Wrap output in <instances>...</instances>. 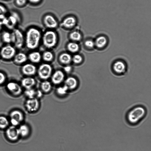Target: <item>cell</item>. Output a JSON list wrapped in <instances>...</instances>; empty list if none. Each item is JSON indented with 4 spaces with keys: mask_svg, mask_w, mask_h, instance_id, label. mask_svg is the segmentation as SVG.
<instances>
[{
    "mask_svg": "<svg viewBox=\"0 0 151 151\" xmlns=\"http://www.w3.org/2000/svg\"><path fill=\"white\" fill-rule=\"evenodd\" d=\"M147 113L146 109L145 107L142 105H137L128 111L126 115V119L130 124L135 125L145 116Z\"/></svg>",
    "mask_w": 151,
    "mask_h": 151,
    "instance_id": "6da1fadb",
    "label": "cell"
},
{
    "mask_svg": "<svg viewBox=\"0 0 151 151\" xmlns=\"http://www.w3.org/2000/svg\"><path fill=\"white\" fill-rule=\"evenodd\" d=\"M41 38V34L37 29L31 28L27 32L25 37V43L27 48L34 49L39 45Z\"/></svg>",
    "mask_w": 151,
    "mask_h": 151,
    "instance_id": "7a4b0ae2",
    "label": "cell"
},
{
    "mask_svg": "<svg viewBox=\"0 0 151 151\" xmlns=\"http://www.w3.org/2000/svg\"><path fill=\"white\" fill-rule=\"evenodd\" d=\"M20 17L19 14L16 12H13L1 21L3 25L9 29L13 30L20 22Z\"/></svg>",
    "mask_w": 151,
    "mask_h": 151,
    "instance_id": "3957f363",
    "label": "cell"
},
{
    "mask_svg": "<svg viewBox=\"0 0 151 151\" xmlns=\"http://www.w3.org/2000/svg\"><path fill=\"white\" fill-rule=\"evenodd\" d=\"M111 70L115 75L119 76H123L127 72V65L124 60L118 59L112 63L111 65Z\"/></svg>",
    "mask_w": 151,
    "mask_h": 151,
    "instance_id": "277c9868",
    "label": "cell"
},
{
    "mask_svg": "<svg viewBox=\"0 0 151 151\" xmlns=\"http://www.w3.org/2000/svg\"><path fill=\"white\" fill-rule=\"evenodd\" d=\"M57 37L55 33L52 31L46 32L42 37V42L44 46L50 48L54 47L56 44Z\"/></svg>",
    "mask_w": 151,
    "mask_h": 151,
    "instance_id": "5b68a950",
    "label": "cell"
},
{
    "mask_svg": "<svg viewBox=\"0 0 151 151\" xmlns=\"http://www.w3.org/2000/svg\"><path fill=\"white\" fill-rule=\"evenodd\" d=\"M12 43L17 49H21L23 47L24 42V35L22 32L17 29H14L11 33Z\"/></svg>",
    "mask_w": 151,
    "mask_h": 151,
    "instance_id": "8992f818",
    "label": "cell"
},
{
    "mask_svg": "<svg viewBox=\"0 0 151 151\" xmlns=\"http://www.w3.org/2000/svg\"><path fill=\"white\" fill-rule=\"evenodd\" d=\"M16 54L15 48L10 45L3 47L0 51V55L1 57L6 60H9L14 58Z\"/></svg>",
    "mask_w": 151,
    "mask_h": 151,
    "instance_id": "52a82bcc",
    "label": "cell"
},
{
    "mask_svg": "<svg viewBox=\"0 0 151 151\" xmlns=\"http://www.w3.org/2000/svg\"><path fill=\"white\" fill-rule=\"evenodd\" d=\"M52 72V68L48 64L44 63L41 65L38 70V75L42 79L46 80L51 76Z\"/></svg>",
    "mask_w": 151,
    "mask_h": 151,
    "instance_id": "ba28073f",
    "label": "cell"
},
{
    "mask_svg": "<svg viewBox=\"0 0 151 151\" xmlns=\"http://www.w3.org/2000/svg\"><path fill=\"white\" fill-rule=\"evenodd\" d=\"M10 117L12 125L16 127L19 125L24 119L22 113L18 110L12 111L10 114Z\"/></svg>",
    "mask_w": 151,
    "mask_h": 151,
    "instance_id": "9c48e42d",
    "label": "cell"
},
{
    "mask_svg": "<svg viewBox=\"0 0 151 151\" xmlns=\"http://www.w3.org/2000/svg\"><path fill=\"white\" fill-rule=\"evenodd\" d=\"M6 134L7 138L12 141H16L20 137L18 128L12 125L7 128Z\"/></svg>",
    "mask_w": 151,
    "mask_h": 151,
    "instance_id": "30bf717a",
    "label": "cell"
},
{
    "mask_svg": "<svg viewBox=\"0 0 151 151\" xmlns=\"http://www.w3.org/2000/svg\"><path fill=\"white\" fill-rule=\"evenodd\" d=\"M7 90L15 96H18L22 92V89L21 86L18 83L14 82H10L6 85Z\"/></svg>",
    "mask_w": 151,
    "mask_h": 151,
    "instance_id": "8fae6325",
    "label": "cell"
},
{
    "mask_svg": "<svg viewBox=\"0 0 151 151\" xmlns=\"http://www.w3.org/2000/svg\"><path fill=\"white\" fill-rule=\"evenodd\" d=\"M39 102L38 100L34 98L29 99L26 102L25 107L27 111L30 112H34L36 111L39 107Z\"/></svg>",
    "mask_w": 151,
    "mask_h": 151,
    "instance_id": "7c38bea8",
    "label": "cell"
},
{
    "mask_svg": "<svg viewBox=\"0 0 151 151\" xmlns=\"http://www.w3.org/2000/svg\"><path fill=\"white\" fill-rule=\"evenodd\" d=\"M36 70L35 66L30 63L24 65L22 68V71L23 74L27 76L34 75L35 73Z\"/></svg>",
    "mask_w": 151,
    "mask_h": 151,
    "instance_id": "4fadbf2b",
    "label": "cell"
},
{
    "mask_svg": "<svg viewBox=\"0 0 151 151\" xmlns=\"http://www.w3.org/2000/svg\"><path fill=\"white\" fill-rule=\"evenodd\" d=\"M95 47L99 49L105 47L108 43V39L105 36L101 35L97 37L94 40Z\"/></svg>",
    "mask_w": 151,
    "mask_h": 151,
    "instance_id": "5bb4252c",
    "label": "cell"
},
{
    "mask_svg": "<svg viewBox=\"0 0 151 151\" xmlns=\"http://www.w3.org/2000/svg\"><path fill=\"white\" fill-rule=\"evenodd\" d=\"M44 22L45 26L50 28H55L58 25L57 22L55 19L50 15H47L45 16Z\"/></svg>",
    "mask_w": 151,
    "mask_h": 151,
    "instance_id": "9a60e30c",
    "label": "cell"
},
{
    "mask_svg": "<svg viewBox=\"0 0 151 151\" xmlns=\"http://www.w3.org/2000/svg\"><path fill=\"white\" fill-rule=\"evenodd\" d=\"M64 78V75L63 72L60 70H57L52 74L51 80L54 84H58L63 81Z\"/></svg>",
    "mask_w": 151,
    "mask_h": 151,
    "instance_id": "2e32d148",
    "label": "cell"
},
{
    "mask_svg": "<svg viewBox=\"0 0 151 151\" xmlns=\"http://www.w3.org/2000/svg\"><path fill=\"white\" fill-rule=\"evenodd\" d=\"M35 83V79L29 77L23 78L21 81L22 86L26 89L32 88Z\"/></svg>",
    "mask_w": 151,
    "mask_h": 151,
    "instance_id": "e0dca14e",
    "label": "cell"
},
{
    "mask_svg": "<svg viewBox=\"0 0 151 151\" xmlns=\"http://www.w3.org/2000/svg\"><path fill=\"white\" fill-rule=\"evenodd\" d=\"M13 58L14 62L18 64H22L25 62L27 59L26 55L22 52L16 53Z\"/></svg>",
    "mask_w": 151,
    "mask_h": 151,
    "instance_id": "ac0fdd59",
    "label": "cell"
},
{
    "mask_svg": "<svg viewBox=\"0 0 151 151\" xmlns=\"http://www.w3.org/2000/svg\"><path fill=\"white\" fill-rule=\"evenodd\" d=\"M65 85L67 87L68 89H73L77 86V81L75 78L69 77L66 79L65 81Z\"/></svg>",
    "mask_w": 151,
    "mask_h": 151,
    "instance_id": "d6986e66",
    "label": "cell"
},
{
    "mask_svg": "<svg viewBox=\"0 0 151 151\" xmlns=\"http://www.w3.org/2000/svg\"><path fill=\"white\" fill-rule=\"evenodd\" d=\"M76 20L72 17H69L65 18L63 21L62 24L63 26L67 28H71L76 24Z\"/></svg>",
    "mask_w": 151,
    "mask_h": 151,
    "instance_id": "ffe728a7",
    "label": "cell"
},
{
    "mask_svg": "<svg viewBox=\"0 0 151 151\" xmlns=\"http://www.w3.org/2000/svg\"><path fill=\"white\" fill-rule=\"evenodd\" d=\"M18 128L19 136L20 137H27L29 134V128L27 125L21 124Z\"/></svg>",
    "mask_w": 151,
    "mask_h": 151,
    "instance_id": "44dd1931",
    "label": "cell"
},
{
    "mask_svg": "<svg viewBox=\"0 0 151 151\" xmlns=\"http://www.w3.org/2000/svg\"><path fill=\"white\" fill-rule=\"evenodd\" d=\"M28 58L32 62L37 63L40 61L41 56L39 52H34L29 54Z\"/></svg>",
    "mask_w": 151,
    "mask_h": 151,
    "instance_id": "7402d4cb",
    "label": "cell"
},
{
    "mask_svg": "<svg viewBox=\"0 0 151 151\" xmlns=\"http://www.w3.org/2000/svg\"><path fill=\"white\" fill-rule=\"evenodd\" d=\"M71 55L67 53L62 54L59 56V59L60 62L65 64L69 63L72 60Z\"/></svg>",
    "mask_w": 151,
    "mask_h": 151,
    "instance_id": "603a6c76",
    "label": "cell"
},
{
    "mask_svg": "<svg viewBox=\"0 0 151 151\" xmlns=\"http://www.w3.org/2000/svg\"><path fill=\"white\" fill-rule=\"evenodd\" d=\"M3 41L6 43H12L11 33L7 31L4 32L2 35Z\"/></svg>",
    "mask_w": 151,
    "mask_h": 151,
    "instance_id": "cb8c5ba5",
    "label": "cell"
},
{
    "mask_svg": "<svg viewBox=\"0 0 151 151\" xmlns=\"http://www.w3.org/2000/svg\"><path fill=\"white\" fill-rule=\"evenodd\" d=\"M9 123V120L6 117L0 116V129H6L8 127Z\"/></svg>",
    "mask_w": 151,
    "mask_h": 151,
    "instance_id": "d4e9b609",
    "label": "cell"
},
{
    "mask_svg": "<svg viewBox=\"0 0 151 151\" xmlns=\"http://www.w3.org/2000/svg\"><path fill=\"white\" fill-rule=\"evenodd\" d=\"M67 48L70 52H75L78 50L79 46L77 43L71 42L69 43L68 44Z\"/></svg>",
    "mask_w": 151,
    "mask_h": 151,
    "instance_id": "484cf974",
    "label": "cell"
},
{
    "mask_svg": "<svg viewBox=\"0 0 151 151\" xmlns=\"http://www.w3.org/2000/svg\"><path fill=\"white\" fill-rule=\"evenodd\" d=\"M41 88L44 92H48L51 89V85L49 81H45L41 83Z\"/></svg>",
    "mask_w": 151,
    "mask_h": 151,
    "instance_id": "4316f807",
    "label": "cell"
},
{
    "mask_svg": "<svg viewBox=\"0 0 151 151\" xmlns=\"http://www.w3.org/2000/svg\"><path fill=\"white\" fill-rule=\"evenodd\" d=\"M70 38L74 41H79L81 38V34L77 31H73L70 35Z\"/></svg>",
    "mask_w": 151,
    "mask_h": 151,
    "instance_id": "83f0119b",
    "label": "cell"
},
{
    "mask_svg": "<svg viewBox=\"0 0 151 151\" xmlns=\"http://www.w3.org/2000/svg\"><path fill=\"white\" fill-rule=\"evenodd\" d=\"M36 91L30 88L26 89L24 91V94L29 99H32L35 98V96L36 95Z\"/></svg>",
    "mask_w": 151,
    "mask_h": 151,
    "instance_id": "f1b7e54d",
    "label": "cell"
},
{
    "mask_svg": "<svg viewBox=\"0 0 151 151\" xmlns=\"http://www.w3.org/2000/svg\"><path fill=\"white\" fill-rule=\"evenodd\" d=\"M42 57L43 60L45 61L49 62L51 61L52 59L53 55L51 52L47 51L44 53Z\"/></svg>",
    "mask_w": 151,
    "mask_h": 151,
    "instance_id": "f546056e",
    "label": "cell"
},
{
    "mask_svg": "<svg viewBox=\"0 0 151 151\" xmlns=\"http://www.w3.org/2000/svg\"><path fill=\"white\" fill-rule=\"evenodd\" d=\"M68 89L67 87L65 85L63 86L58 87L57 89V92L59 95H63L66 93Z\"/></svg>",
    "mask_w": 151,
    "mask_h": 151,
    "instance_id": "4dcf8cb0",
    "label": "cell"
},
{
    "mask_svg": "<svg viewBox=\"0 0 151 151\" xmlns=\"http://www.w3.org/2000/svg\"><path fill=\"white\" fill-rule=\"evenodd\" d=\"M7 12L6 8L3 5L0 4V20H2L6 16Z\"/></svg>",
    "mask_w": 151,
    "mask_h": 151,
    "instance_id": "1f68e13d",
    "label": "cell"
},
{
    "mask_svg": "<svg viewBox=\"0 0 151 151\" xmlns=\"http://www.w3.org/2000/svg\"><path fill=\"white\" fill-rule=\"evenodd\" d=\"M84 45L87 48L89 49H92L95 47L94 41L92 39L86 40L84 42Z\"/></svg>",
    "mask_w": 151,
    "mask_h": 151,
    "instance_id": "d6a6232c",
    "label": "cell"
},
{
    "mask_svg": "<svg viewBox=\"0 0 151 151\" xmlns=\"http://www.w3.org/2000/svg\"><path fill=\"white\" fill-rule=\"evenodd\" d=\"M72 60L74 63L79 64L82 62L83 58L81 55L78 54H76L73 56Z\"/></svg>",
    "mask_w": 151,
    "mask_h": 151,
    "instance_id": "836d02e7",
    "label": "cell"
},
{
    "mask_svg": "<svg viewBox=\"0 0 151 151\" xmlns=\"http://www.w3.org/2000/svg\"><path fill=\"white\" fill-rule=\"evenodd\" d=\"M27 0H15L16 4L18 6H21L24 5Z\"/></svg>",
    "mask_w": 151,
    "mask_h": 151,
    "instance_id": "e575fe53",
    "label": "cell"
},
{
    "mask_svg": "<svg viewBox=\"0 0 151 151\" xmlns=\"http://www.w3.org/2000/svg\"><path fill=\"white\" fill-rule=\"evenodd\" d=\"M6 76L2 73L0 72V84L3 83L6 80Z\"/></svg>",
    "mask_w": 151,
    "mask_h": 151,
    "instance_id": "d590c367",
    "label": "cell"
},
{
    "mask_svg": "<svg viewBox=\"0 0 151 151\" xmlns=\"http://www.w3.org/2000/svg\"><path fill=\"white\" fill-rule=\"evenodd\" d=\"M64 70L65 72L68 73L71 70L72 67L70 65H67L64 68Z\"/></svg>",
    "mask_w": 151,
    "mask_h": 151,
    "instance_id": "8d00e7d4",
    "label": "cell"
},
{
    "mask_svg": "<svg viewBox=\"0 0 151 151\" xmlns=\"http://www.w3.org/2000/svg\"><path fill=\"white\" fill-rule=\"evenodd\" d=\"M36 95L37 97H40L42 96V93L40 91L38 90L36 92Z\"/></svg>",
    "mask_w": 151,
    "mask_h": 151,
    "instance_id": "74e56055",
    "label": "cell"
},
{
    "mask_svg": "<svg viewBox=\"0 0 151 151\" xmlns=\"http://www.w3.org/2000/svg\"><path fill=\"white\" fill-rule=\"evenodd\" d=\"M29 2L33 3H36L39 2L40 0H28Z\"/></svg>",
    "mask_w": 151,
    "mask_h": 151,
    "instance_id": "f35d334b",
    "label": "cell"
},
{
    "mask_svg": "<svg viewBox=\"0 0 151 151\" xmlns=\"http://www.w3.org/2000/svg\"><path fill=\"white\" fill-rule=\"evenodd\" d=\"M3 26L2 21L0 20V31L1 30Z\"/></svg>",
    "mask_w": 151,
    "mask_h": 151,
    "instance_id": "ab89813d",
    "label": "cell"
}]
</instances>
